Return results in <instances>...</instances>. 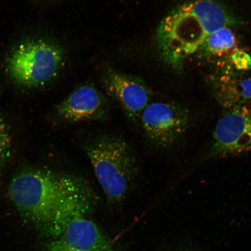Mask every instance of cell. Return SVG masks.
<instances>
[{"label":"cell","instance_id":"obj_1","mask_svg":"<svg viewBox=\"0 0 251 251\" xmlns=\"http://www.w3.org/2000/svg\"><path fill=\"white\" fill-rule=\"evenodd\" d=\"M237 23L218 0H187L163 19L156 31V45L164 60L177 68L199 51L210 34Z\"/></svg>","mask_w":251,"mask_h":251},{"label":"cell","instance_id":"obj_2","mask_svg":"<svg viewBox=\"0 0 251 251\" xmlns=\"http://www.w3.org/2000/svg\"><path fill=\"white\" fill-rule=\"evenodd\" d=\"M81 181L70 175L26 169L12 178L9 196L24 218L48 235L63 200Z\"/></svg>","mask_w":251,"mask_h":251},{"label":"cell","instance_id":"obj_3","mask_svg":"<svg viewBox=\"0 0 251 251\" xmlns=\"http://www.w3.org/2000/svg\"><path fill=\"white\" fill-rule=\"evenodd\" d=\"M84 151L107 199L123 200L137 174L136 157L126 141L117 135L99 134L87 141Z\"/></svg>","mask_w":251,"mask_h":251},{"label":"cell","instance_id":"obj_4","mask_svg":"<svg viewBox=\"0 0 251 251\" xmlns=\"http://www.w3.org/2000/svg\"><path fill=\"white\" fill-rule=\"evenodd\" d=\"M58 44L44 39L24 41L9 55L7 72L18 85L36 88L46 85L57 76L64 62Z\"/></svg>","mask_w":251,"mask_h":251},{"label":"cell","instance_id":"obj_5","mask_svg":"<svg viewBox=\"0 0 251 251\" xmlns=\"http://www.w3.org/2000/svg\"><path fill=\"white\" fill-rule=\"evenodd\" d=\"M140 119L147 139L162 149L171 148L183 139L192 122L190 110L175 102L150 103Z\"/></svg>","mask_w":251,"mask_h":251},{"label":"cell","instance_id":"obj_6","mask_svg":"<svg viewBox=\"0 0 251 251\" xmlns=\"http://www.w3.org/2000/svg\"><path fill=\"white\" fill-rule=\"evenodd\" d=\"M251 151V103L224 109L205 158L238 156Z\"/></svg>","mask_w":251,"mask_h":251},{"label":"cell","instance_id":"obj_7","mask_svg":"<svg viewBox=\"0 0 251 251\" xmlns=\"http://www.w3.org/2000/svg\"><path fill=\"white\" fill-rule=\"evenodd\" d=\"M108 95L119 102L127 117L133 122L140 119L150 103L151 92L140 78L114 70H108L103 78Z\"/></svg>","mask_w":251,"mask_h":251},{"label":"cell","instance_id":"obj_8","mask_svg":"<svg viewBox=\"0 0 251 251\" xmlns=\"http://www.w3.org/2000/svg\"><path fill=\"white\" fill-rule=\"evenodd\" d=\"M44 251H114L111 241L86 216L74 220Z\"/></svg>","mask_w":251,"mask_h":251},{"label":"cell","instance_id":"obj_9","mask_svg":"<svg viewBox=\"0 0 251 251\" xmlns=\"http://www.w3.org/2000/svg\"><path fill=\"white\" fill-rule=\"evenodd\" d=\"M108 103L104 96L96 87L84 85L77 88L56 108L58 115L70 123L101 120L107 116Z\"/></svg>","mask_w":251,"mask_h":251},{"label":"cell","instance_id":"obj_10","mask_svg":"<svg viewBox=\"0 0 251 251\" xmlns=\"http://www.w3.org/2000/svg\"><path fill=\"white\" fill-rule=\"evenodd\" d=\"M211 84L213 96L224 109L251 103V77L222 76L213 79Z\"/></svg>","mask_w":251,"mask_h":251},{"label":"cell","instance_id":"obj_11","mask_svg":"<svg viewBox=\"0 0 251 251\" xmlns=\"http://www.w3.org/2000/svg\"><path fill=\"white\" fill-rule=\"evenodd\" d=\"M235 43L236 39L231 27H224L210 34L198 52L204 56L219 55L233 49Z\"/></svg>","mask_w":251,"mask_h":251},{"label":"cell","instance_id":"obj_12","mask_svg":"<svg viewBox=\"0 0 251 251\" xmlns=\"http://www.w3.org/2000/svg\"><path fill=\"white\" fill-rule=\"evenodd\" d=\"M11 139L10 134L4 121L0 118V171L10 156Z\"/></svg>","mask_w":251,"mask_h":251},{"label":"cell","instance_id":"obj_13","mask_svg":"<svg viewBox=\"0 0 251 251\" xmlns=\"http://www.w3.org/2000/svg\"><path fill=\"white\" fill-rule=\"evenodd\" d=\"M233 61L234 62L235 65L237 66V68H244L247 67L251 68V59L249 55L245 53H235L233 56Z\"/></svg>","mask_w":251,"mask_h":251}]
</instances>
